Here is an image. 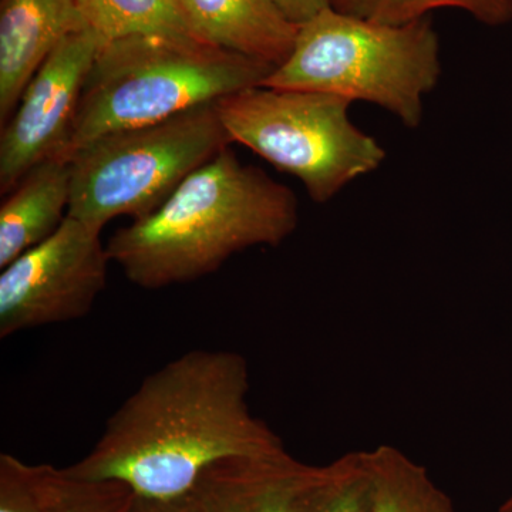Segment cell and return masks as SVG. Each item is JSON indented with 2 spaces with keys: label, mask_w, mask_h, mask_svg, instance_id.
<instances>
[{
  "label": "cell",
  "mask_w": 512,
  "mask_h": 512,
  "mask_svg": "<svg viewBox=\"0 0 512 512\" xmlns=\"http://www.w3.org/2000/svg\"><path fill=\"white\" fill-rule=\"evenodd\" d=\"M247 359L197 349L148 375L106 421L92 450L63 468L79 480L120 481L138 497L190 494L228 458L284 453L281 437L251 412Z\"/></svg>",
  "instance_id": "cell-1"
},
{
  "label": "cell",
  "mask_w": 512,
  "mask_h": 512,
  "mask_svg": "<svg viewBox=\"0 0 512 512\" xmlns=\"http://www.w3.org/2000/svg\"><path fill=\"white\" fill-rule=\"evenodd\" d=\"M298 221L293 191L228 147L153 214L114 232L107 252L131 284L156 291L215 274L249 248L278 247Z\"/></svg>",
  "instance_id": "cell-2"
},
{
  "label": "cell",
  "mask_w": 512,
  "mask_h": 512,
  "mask_svg": "<svg viewBox=\"0 0 512 512\" xmlns=\"http://www.w3.org/2000/svg\"><path fill=\"white\" fill-rule=\"evenodd\" d=\"M274 70L191 37L144 35L104 43L84 84L66 158L104 134L168 120L262 86Z\"/></svg>",
  "instance_id": "cell-3"
},
{
  "label": "cell",
  "mask_w": 512,
  "mask_h": 512,
  "mask_svg": "<svg viewBox=\"0 0 512 512\" xmlns=\"http://www.w3.org/2000/svg\"><path fill=\"white\" fill-rule=\"evenodd\" d=\"M440 74L439 36L429 18L383 25L328 8L299 26L291 56L262 86L367 101L414 128Z\"/></svg>",
  "instance_id": "cell-4"
},
{
  "label": "cell",
  "mask_w": 512,
  "mask_h": 512,
  "mask_svg": "<svg viewBox=\"0 0 512 512\" xmlns=\"http://www.w3.org/2000/svg\"><path fill=\"white\" fill-rule=\"evenodd\" d=\"M231 144L215 103L104 134L70 157L69 217L100 231L119 217H147Z\"/></svg>",
  "instance_id": "cell-5"
},
{
  "label": "cell",
  "mask_w": 512,
  "mask_h": 512,
  "mask_svg": "<svg viewBox=\"0 0 512 512\" xmlns=\"http://www.w3.org/2000/svg\"><path fill=\"white\" fill-rule=\"evenodd\" d=\"M232 144L302 181L316 204L372 173L382 146L349 119L352 101L333 94L256 86L215 101Z\"/></svg>",
  "instance_id": "cell-6"
},
{
  "label": "cell",
  "mask_w": 512,
  "mask_h": 512,
  "mask_svg": "<svg viewBox=\"0 0 512 512\" xmlns=\"http://www.w3.org/2000/svg\"><path fill=\"white\" fill-rule=\"evenodd\" d=\"M110 262L100 229L67 215L52 237L2 268L0 338L89 315Z\"/></svg>",
  "instance_id": "cell-7"
},
{
  "label": "cell",
  "mask_w": 512,
  "mask_h": 512,
  "mask_svg": "<svg viewBox=\"0 0 512 512\" xmlns=\"http://www.w3.org/2000/svg\"><path fill=\"white\" fill-rule=\"evenodd\" d=\"M104 40L72 33L42 64L0 134V194H9L43 161L67 160V148L90 70Z\"/></svg>",
  "instance_id": "cell-8"
},
{
  "label": "cell",
  "mask_w": 512,
  "mask_h": 512,
  "mask_svg": "<svg viewBox=\"0 0 512 512\" xmlns=\"http://www.w3.org/2000/svg\"><path fill=\"white\" fill-rule=\"evenodd\" d=\"M325 471L288 451L228 458L207 468L191 494L198 512H302Z\"/></svg>",
  "instance_id": "cell-9"
},
{
  "label": "cell",
  "mask_w": 512,
  "mask_h": 512,
  "mask_svg": "<svg viewBox=\"0 0 512 512\" xmlns=\"http://www.w3.org/2000/svg\"><path fill=\"white\" fill-rule=\"evenodd\" d=\"M87 28L76 0H2L0 5V123L57 46Z\"/></svg>",
  "instance_id": "cell-10"
},
{
  "label": "cell",
  "mask_w": 512,
  "mask_h": 512,
  "mask_svg": "<svg viewBox=\"0 0 512 512\" xmlns=\"http://www.w3.org/2000/svg\"><path fill=\"white\" fill-rule=\"evenodd\" d=\"M202 42L281 66L291 56L299 26L276 0H177Z\"/></svg>",
  "instance_id": "cell-11"
},
{
  "label": "cell",
  "mask_w": 512,
  "mask_h": 512,
  "mask_svg": "<svg viewBox=\"0 0 512 512\" xmlns=\"http://www.w3.org/2000/svg\"><path fill=\"white\" fill-rule=\"evenodd\" d=\"M72 198V167L52 158L33 167L0 207V268L45 242L62 227Z\"/></svg>",
  "instance_id": "cell-12"
},
{
  "label": "cell",
  "mask_w": 512,
  "mask_h": 512,
  "mask_svg": "<svg viewBox=\"0 0 512 512\" xmlns=\"http://www.w3.org/2000/svg\"><path fill=\"white\" fill-rule=\"evenodd\" d=\"M365 454L370 480L367 512H456L426 468L399 448L382 444Z\"/></svg>",
  "instance_id": "cell-13"
},
{
  "label": "cell",
  "mask_w": 512,
  "mask_h": 512,
  "mask_svg": "<svg viewBox=\"0 0 512 512\" xmlns=\"http://www.w3.org/2000/svg\"><path fill=\"white\" fill-rule=\"evenodd\" d=\"M84 25L104 43L130 36L191 37L177 0H76ZM201 40V39H198Z\"/></svg>",
  "instance_id": "cell-14"
},
{
  "label": "cell",
  "mask_w": 512,
  "mask_h": 512,
  "mask_svg": "<svg viewBox=\"0 0 512 512\" xmlns=\"http://www.w3.org/2000/svg\"><path fill=\"white\" fill-rule=\"evenodd\" d=\"M37 493L49 512H127L136 493L113 480H79L63 468L32 466Z\"/></svg>",
  "instance_id": "cell-15"
},
{
  "label": "cell",
  "mask_w": 512,
  "mask_h": 512,
  "mask_svg": "<svg viewBox=\"0 0 512 512\" xmlns=\"http://www.w3.org/2000/svg\"><path fill=\"white\" fill-rule=\"evenodd\" d=\"M330 8L383 25H406L443 8L466 10L490 26L512 20V0H330Z\"/></svg>",
  "instance_id": "cell-16"
},
{
  "label": "cell",
  "mask_w": 512,
  "mask_h": 512,
  "mask_svg": "<svg viewBox=\"0 0 512 512\" xmlns=\"http://www.w3.org/2000/svg\"><path fill=\"white\" fill-rule=\"evenodd\" d=\"M370 480L365 451H353L326 466L325 477L302 512H367Z\"/></svg>",
  "instance_id": "cell-17"
},
{
  "label": "cell",
  "mask_w": 512,
  "mask_h": 512,
  "mask_svg": "<svg viewBox=\"0 0 512 512\" xmlns=\"http://www.w3.org/2000/svg\"><path fill=\"white\" fill-rule=\"evenodd\" d=\"M0 512H49L37 493L32 466L12 454L0 456Z\"/></svg>",
  "instance_id": "cell-18"
},
{
  "label": "cell",
  "mask_w": 512,
  "mask_h": 512,
  "mask_svg": "<svg viewBox=\"0 0 512 512\" xmlns=\"http://www.w3.org/2000/svg\"><path fill=\"white\" fill-rule=\"evenodd\" d=\"M127 512H198L192 494L175 498L134 497Z\"/></svg>",
  "instance_id": "cell-19"
},
{
  "label": "cell",
  "mask_w": 512,
  "mask_h": 512,
  "mask_svg": "<svg viewBox=\"0 0 512 512\" xmlns=\"http://www.w3.org/2000/svg\"><path fill=\"white\" fill-rule=\"evenodd\" d=\"M276 3L298 26L308 22L322 10L330 8V0H276Z\"/></svg>",
  "instance_id": "cell-20"
},
{
  "label": "cell",
  "mask_w": 512,
  "mask_h": 512,
  "mask_svg": "<svg viewBox=\"0 0 512 512\" xmlns=\"http://www.w3.org/2000/svg\"><path fill=\"white\" fill-rule=\"evenodd\" d=\"M498 512H512V495L510 498H508L507 503H505Z\"/></svg>",
  "instance_id": "cell-21"
}]
</instances>
